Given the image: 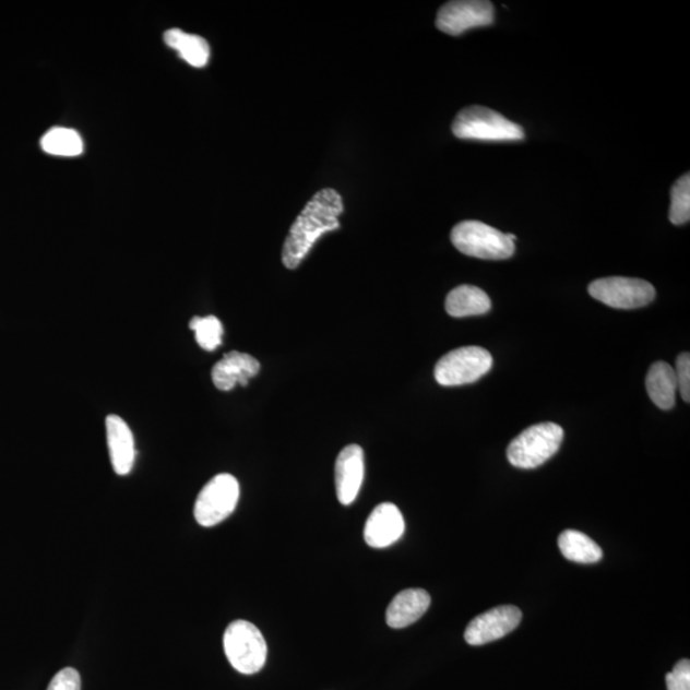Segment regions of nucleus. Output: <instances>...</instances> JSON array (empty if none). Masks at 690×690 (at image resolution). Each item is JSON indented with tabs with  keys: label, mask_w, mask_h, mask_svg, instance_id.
<instances>
[{
	"label": "nucleus",
	"mask_w": 690,
	"mask_h": 690,
	"mask_svg": "<svg viewBox=\"0 0 690 690\" xmlns=\"http://www.w3.org/2000/svg\"><path fill=\"white\" fill-rule=\"evenodd\" d=\"M344 212L343 199L333 189L319 191L292 224L283 246L285 267L295 270L302 264L321 236L340 229V216Z\"/></svg>",
	"instance_id": "obj_1"
},
{
	"label": "nucleus",
	"mask_w": 690,
	"mask_h": 690,
	"mask_svg": "<svg viewBox=\"0 0 690 690\" xmlns=\"http://www.w3.org/2000/svg\"><path fill=\"white\" fill-rule=\"evenodd\" d=\"M562 440L564 430L557 424L531 426L510 442L508 461L516 468L535 469L559 452Z\"/></svg>",
	"instance_id": "obj_2"
},
{
	"label": "nucleus",
	"mask_w": 690,
	"mask_h": 690,
	"mask_svg": "<svg viewBox=\"0 0 690 690\" xmlns=\"http://www.w3.org/2000/svg\"><path fill=\"white\" fill-rule=\"evenodd\" d=\"M454 136L475 141H521L524 132L520 124L509 121L490 108L468 107L457 112L452 127Z\"/></svg>",
	"instance_id": "obj_3"
},
{
	"label": "nucleus",
	"mask_w": 690,
	"mask_h": 690,
	"mask_svg": "<svg viewBox=\"0 0 690 690\" xmlns=\"http://www.w3.org/2000/svg\"><path fill=\"white\" fill-rule=\"evenodd\" d=\"M224 651L238 673L252 675L265 666L267 644L257 626L246 620L230 622L224 633Z\"/></svg>",
	"instance_id": "obj_4"
},
{
	"label": "nucleus",
	"mask_w": 690,
	"mask_h": 690,
	"mask_svg": "<svg viewBox=\"0 0 690 690\" xmlns=\"http://www.w3.org/2000/svg\"><path fill=\"white\" fill-rule=\"evenodd\" d=\"M452 242L457 251L483 260H507L515 252L507 234L481 222H462L452 230Z\"/></svg>",
	"instance_id": "obj_5"
},
{
	"label": "nucleus",
	"mask_w": 690,
	"mask_h": 690,
	"mask_svg": "<svg viewBox=\"0 0 690 690\" xmlns=\"http://www.w3.org/2000/svg\"><path fill=\"white\" fill-rule=\"evenodd\" d=\"M489 350L468 345L449 352L435 366V379L441 386H461L476 382L492 369Z\"/></svg>",
	"instance_id": "obj_6"
},
{
	"label": "nucleus",
	"mask_w": 690,
	"mask_h": 690,
	"mask_svg": "<svg viewBox=\"0 0 690 690\" xmlns=\"http://www.w3.org/2000/svg\"><path fill=\"white\" fill-rule=\"evenodd\" d=\"M239 500L237 478L222 474L204 486L194 504V518L202 527H214L235 512Z\"/></svg>",
	"instance_id": "obj_7"
},
{
	"label": "nucleus",
	"mask_w": 690,
	"mask_h": 690,
	"mask_svg": "<svg viewBox=\"0 0 690 690\" xmlns=\"http://www.w3.org/2000/svg\"><path fill=\"white\" fill-rule=\"evenodd\" d=\"M591 297L612 309L634 310L650 305L656 297L654 285L635 277L612 276L592 282Z\"/></svg>",
	"instance_id": "obj_8"
},
{
	"label": "nucleus",
	"mask_w": 690,
	"mask_h": 690,
	"mask_svg": "<svg viewBox=\"0 0 690 690\" xmlns=\"http://www.w3.org/2000/svg\"><path fill=\"white\" fill-rule=\"evenodd\" d=\"M495 21V9L486 0H456L441 7L437 27L440 32L460 36L467 29L490 26Z\"/></svg>",
	"instance_id": "obj_9"
},
{
	"label": "nucleus",
	"mask_w": 690,
	"mask_h": 690,
	"mask_svg": "<svg viewBox=\"0 0 690 690\" xmlns=\"http://www.w3.org/2000/svg\"><path fill=\"white\" fill-rule=\"evenodd\" d=\"M521 621L522 611L516 606H498L472 620L464 633V640L471 646H484L512 633Z\"/></svg>",
	"instance_id": "obj_10"
},
{
	"label": "nucleus",
	"mask_w": 690,
	"mask_h": 690,
	"mask_svg": "<svg viewBox=\"0 0 690 690\" xmlns=\"http://www.w3.org/2000/svg\"><path fill=\"white\" fill-rule=\"evenodd\" d=\"M365 477V454L361 447H345L335 463V487L341 504L350 505L357 497Z\"/></svg>",
	"instance_id": "obj_11"
},
{
	"label": "nucleus",
	"mask_w": 690,
	"mask_h": 690,
	"mask_svg": "<svg viewBox=\"0 0 690 690\" xmlns=\"http://www.w3.org/2000/svg\"><path fill=\"white\" fill-rule=\"evenodd\" d=\"M406 523L400 508L392 502H382L372 510L365 526V542L373 549H384L400 539Z\"/></svg>",
	"instance_id": "obj_12"
},
{
	"label": "nucleus",
	"mask_w": 690,
	"mask_h": 690,
	"mask_svg": "<svg viewBox=\"0 0 690 690\" xmlns=\"http://www.w3.org/2000/svg\"><path fill=\"white\" fill-rule=\"evenodd\" d=\"M260 371V362L251 355L230 352L214 366L212 378L214 385L222 392H229L238 384L249 385V381Z\"/></svg>",
	"instance_id": "obj_13"
},
{
	"label": "nucleus",
	"mask_w": 690,
	"mask_h": 690,
	"mask_svg": "<svg viewBox=\"0 0 690 690\" xmlns=\"http://www.w3.org/2000/svg\"><path fill=\"white\" fill-rule=\"evenodd\" d=\"M105 425H107L112 469L119 476L130 475L136 460V449H134V438L130 426L116 415L108 416Z\"/></svg>",
	"instance_id": "obj_14"
},
{
	"label": "nucleus",
	"mask_w": 690,
	"mask_h": 690,
	"mask_svg": "<svg viewBox=\"0 0 690 690\" xmlns=\"http://www.w3.org/2000/svg\"><path fill=\"white\" fill-rule=\"evenodd\" d=\"M431 605V597L425 590L411 588L400 592L386 610L389 627L402 629L421 619Z\"/></svg>",
	"instance_id": "obj_15"
},
{
	"label": "nucleus",
	"mask_w": 690,
	"mask_h": 690,
	"mask_svg": "<svg viewBox=\"0 0 690 690\" xmlns=\"http://www.w3.org/2000/svg\"><path fill=\"white\" fill-rule=\"evenodd\" d=\"M445 310L453 318L478 317L491 310V299L475 285H460L447 297Z\"/></svg>",
	"instance_id": "obj_16"
},
{
	"label": "nucleus",
	"mask_w": 690,
	"mask_h": 690,
	"mask_svg": "<svg viewBox=\"0 0 690 690\" xmlns=\"http://www.w3.org/2000/svg\"><path fill=\"white\" fill-rule=\"evenodd\" d=\"M646 388L655 406L664 411L674 408L677 403L678 382L669 364L659 361L651 366Z\"/></svg>",
	"instance_id": "obj_17"
},
{
	"label": "nucleus",
	"mask_w": 690,
	"mask_h": 690,
	"mask_svg": "<svg viewBox=\"0 0 690 690\" xmlns=\"http://www.w3.org/2000/svg\"><path fill=\"white\" fill-rule=\"evenodd\" d=\"M164 41L168 47L178 51V55L192 67L202 69L209 63L210 47L204 37L187 34L179 28H171L164 34Z\"/></svg>",
	"instance_id": "obj_18"
},
{
	"label": "nucleus",
	"mask_w": 690,
	"mask_h": 690,
	"mask_svg": "<svg viewBox=\"0 0 690 690\" xmlns=\"http://www.w3.org/2000/svg\"><path fill=\"white\" fill-rule=\"evenodd\" d=\"M558 544L562 557L580 564H594L604 557L602 547L580 531H562Z\"/></svg>",
	"instance_id": "obj_19"
},
{
	"label": "nucleus",
	"mask_w": 690,
	"mask_h": 690,
	"mask_svg": "<svg viewBox=\"0 0 690 690\" xmlns=\"http://www.w3.org/2000/svg\"><path fill=\"white\" fill-rule=\"evenodd\" d=\"M41 147L50 155L78 156L84 150V142L76 131L56 127L44 134Z\"/></svg>",
	"instance_id": "obj_20"
},
{
	"label": "nucleus",
	"mask_w": 690,
	"mask_h": 690,
	"mask_svg": "<svg viewBox=\"0 0 690 690\" xmlns=\"http://www.w3.org/2000/svg\"><path fill=\"white\" fill-rule=\"evenodd\" d=\"M190 329L197 333V341L202 349L214 352L221 347L224 329L219 319L197 317L190 321Z\"/></svg>",
	"instance_id": "obj_21"
},
{
	"label": "nucleus",
	"mask_w": 690,
	"mask_h": 690,
	"mask_svg": "<svg viewBox=\"0 0 690 690\" xmlns=\"http://www.w3.org/2000/svg\"><path fill=\"white\" fill-rule=\"evenodd\" d=\"M670 222L675 225H682L690 219V176L687 172L678 179L671 190V206L669 213Z\"/></svg>",
	"instance_id": "obj_22"
},
{
	"label": "nucleus",
	"mask_w": 690,
	"mask_h": 690,
	"mask_svg": "<svg viewBox=\"0 0 690 690\" xmlns=\"http://www.w3.org/2000/svg\"><path fill=\"white\" fill-rule=\"evenodd\" d=\"M667 690H690V662L680 659L671 673L666 675Z\"/></svg>",
	"instance_id": "obj_23"
},
{
	"label": "nucleus",
	"mask_w": 690,
	"mask_h": 690,
	"mask_svg": "<svg viewBox=\"0 0 690 690\" xmlns=\"http://www.w3.org/2000/svg\"><path fill=\"white\" fill-rule=\"evenodd\" d=\"M47 690H81L79 671L73 667H66L55 675Z\"/></svg>",
	"instance_id": "obj_24"
},
{
	"label": "nucleus",
	"mask_w": 690,
	"mask_h": 690,
	"mask_svg": "<svg viewBox=\"0 0 690 690\" xmlns=\"http://www.w3.org/2000/svg\"><path fill=\"white\" fill-rule=\"evenodd\" d=\"M675 377H677L678 390L682 397V401L690 402V356L689 354H681L677 359V370H675Z\"/></svg>",
	"instance_id": "obj_25"
}]
</instances>
